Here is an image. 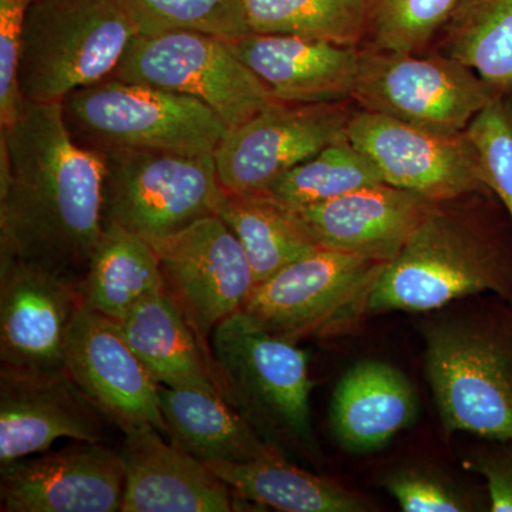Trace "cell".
<instances>
[{
	"label": "cell",
	"instance_id": "cell-7",
	"mask_svg": "<svg viewBox=\"0 0 512 512\" xmlns=\"http://www.w3.org/2000/svg\"><path fill=\"white\" fill-rule=\"evenodd\" d=\"M384 266L318 249L256 285L241 313L255 328L293 343L342 335L369 315Z\"/></svg>",
	"mask_w": 512,
	"mask_h": 512
},
{
	"label": "cell",
	"instance_id": "cell-12",
	"mask_svg": "<svg viewBox=\"0 0 512 512\" xmlns=\"http://www.w3.org/2000/svg\"><path fill=\"white\" fill-rule=\"evenodd\" d=\"M355 110L348 100L291 104L275 101L232 128L214 153L222 188L237 194L266 192L330 144L348 138Z\"/></svg>",
	"mask_w": 512,
	"mask_h": 512
},
{
	"label": "cell",
	"instance_id": "cell-34",
	"mask_svg": "<svg viewBox=\"0 0 512 512\" xmlns=\"http://www.w3.org/2000/svg\"><path fill=\"white\" fill-rule=\"evenodd\" d=\"M39 0H0V127L18 119L25 99L18 84L23 29L30 9Z\"/></svg>",
	"mask_w": 512,
	"mask_h": 512
},
{
	"label": "cell",
	"instance_id": "cell-32",
	"mask_svg": "<svg viewBox=\"0 0 512 512\" xmlns=\"http://www.w3.org/2000/svg\"><path fill=\"white\" fill-rule=\"evenodd\" d=\"M480 156L485 184L503 202L512 225V111L495 97L467 128Z\"/></svg>",
	"mask_w": 512,
	"mask_h": 512
},
{
	"label": "cell",
	"instance_id": "cell-26",
	"mask_svg": "<svg viewBox=\"0 0 512 512\" xmlns=\"http://www.w3.org/2000/svg\"><path fill=\"white\" fill-rule=\"evenodd\" d=\"M215 215L231 228L247 252L256 285L320 249L295 212L266 192L237 194L224 190Z\"/></svg>",
	"mask_w": 512,
	"mask_h": 512
},
{
	"label": "cell",
	"instance_id": "cell-29",
	"mask_svg": "<svg viewBox=\"0 0 512 512\" xmlns=\"http://www.w3.org/2000/svg\"><path fill=\"white\" fill-rule=\"evenodd\" d=\"M377 184L384 181L375 163L345 138L296 165L266 194L291 210H299Z\"/></svg>",
	"mask_w": 512,
	"mask_h": 512
},
{
	"label": "cell",
	"instance_id": "cell-8",
	"mask_svg": "<svg viewBox=\"0 0 512 512\" xmlns=\"http://www.w3.org/2000/svg\"><path fill=\"white\" fill-rule=\"evenodd\" d=\"M104 224L147 241L168 237L215 215L224 188L212 154L101 151Z\"/></svg>",
	"mask_w": 512,
	"mask_h": 512
},
{
	"label": "cell",
	"instance_id": "cell-18",
	"mask_svg": "<svg viewBox=\"0 0 512 512\" xmlns=\"http://www.w3.org/2000/svg\"><path fill=\"white\" fill-rule=\"evenodd\" d=\"M434 202L389 184L293 210L320 249L389 264Z\"/></svg>",
	"mask_w": 512,
	"mask_h": 512
},
{
	"label": "cell",
	"instance_id": "cell-13",
	"mask_svg": "<svg viewBox=\"0 0 512 512\" xmlns=\"http://www.w3.org/2000/svg\"><path fill=\"white\" fill-rule=\"evenodd\" d=\"M348 140L375 163L384 184L431 202L491 194L467 131L433 133L360 109L349 121Z\"/></svg>",
	"mask_w": 512,
	"mask_h": 512
},
{
	"label": "cell",
	"instance_id": "cell-15",
	"mask_svg": "<svg viewBox=\"0 0 512 512\" xmlns=\"http://www.w3.org/2000/svg\"><path fill=\"white\" fill-rule=\"evenodd\" d=\"M126 468L120 451L77 441L0 466L2 512H117Z\"/></svg>",
	"mask_w": 512,
	"mask_h": 512
},
{
	"label": "cell",
	"instance_id": "cell-28",
	"mask_svg": "<svg viewBox=\"0 0 512 512\" xmlns=\"http://www.w3.org/2000/svg\"><path fill=\"white\" fill-rule=\"evenodd\" d=\"M251 33L359 47L369 35L366 0H244Z\"/></svg>",
	"mask_w": 512,
	"mask_h": 512
},
{
	"label": "cell",
	"instance_id": "cell-24",
	"mask_svg": "<svg viewBox=\"0 0 512 512\" xmlns=\"http://www.w3.org/2000/svg\"><path fill=\"white\" fill-rule=\"evenodd\" d=\"M245 503L285 512H366L373 504L338 481L293 466L285 454L248 463H207Z\"/></svg>",
	"mask_w": 512,
	"mask_h": 512
},
{
	"label": "cell",
	"instance_id": "cell-14",
	"mask_svg": "<svg viewBox=\"0 0 512 512\" xmlns=\"http://www.w3.org/2000/svg\"><path fill=\"white\" fill-rule=\"evenodd\" d=\"M64 369L104 419L123 433L150 426L168 436L161 384L130 348L116 320L82 306L67 339Z\"/></svg>",
	"mask_w": 512,
	"mask_h": 512
},
{
	"label": "cell",
	"instance_id": "cell-4",
	"mask_svg": "<svg viewBox=\"0 0 512 512\" xmlns=\"http://www.w3.org/2000/svg\"><path fill=\"white\" fill-rule=\"evenodd\" d=\"M210 348L222 394L255 430L281 450L315 453L313 383L298 343L255 328L238 312L214 329Z\"/></svg>",
	"mask_w": 512,
	"mask_h": 512
},
{
	"label": "cell",
	"instance_id": "cell-21",
	"mask_svg": "<svg viewBox=\"0 0 512 512\" xmlns=\"http://www.w3.org/2000/svg\"><path fill=\"white\" fill-rule=\"evenodd\" d=\"M417 396L409 377L379 360H365L343 375L330 406L336 439L353 453L386 446L417 416Z\"/></svg>",
	"mask_w": 512,
	"mask_h": 512
},
{
	"label": "cell",
	"instance_id": "cell-19",
	"mask_svg": "<svg viewBox=\"0 0 512 512\" xmlns=\"http://www.w3.org/2000/svg\"><path fill=\"white\" fill-rule=\"evenodd\" d=\"M120 453L126 468L121 512L238 511L237 497L207 464L154 427L124 433Z\"/></svg>",
	"mask_w": 512,
	"mask_h": 512
},
{
	"label": "cell",
	"instance_id": "cell-1",
	"mask_svg": "<svg viewBox=\"0 0 512 512\" xmlns=\"http://www.w3.org/2000/svg\"><path fill=\"white\" fill-rule=\"evenodd\" d=\"M10 180L0 191V255L82 284L104 229L103 161L73 140L62 103L25 100L0 127Z\"/></svg>",
	"mask_w": 512,
	"mask_h": 512
},
{
	"label": "cell",
	"instance_id": "cell-31",
	"mask_svg": "<svg viewBox=\"0 0 512 512\" xmlns=\"http://www.w3.org/2000/svg\"><path fill=\"white\" fill-rule=\"evenodd\" d=\"M457 0H366L372 47L423 53L440 35Z\"/></svg>",
	"mask_w": 512,
	"mask_h": 512
},
{
	"label": "cell",
	"instance_id": "cell-6",
	"mask_svg": "<svg viewBox=\"0 0 512 512\" xmlns=\"http://www.w3.org/2000/svg\"><path fill=\"white\" fill-rule=\"evenodd\" d=\"M137 36L119 0H39L20 45L23 99L62 103L70 93L109 79Z\"/></svg>",
	"mask_w": 512,
	"mask_h": 512
},
{
	"label": "cell",
	"instance_id": "cell-25",
	"mask_svg": "<svg viewBox=\"0 0 512 512\" xmlns=\"http://www.w3.org/2000/svg\"><path fill=\"white\" fill-rule=\"evenodd\" d=\"M164 289L153 245L121 225L104 224L80 284L84 308L120 323L143 299Z\"/></svg>",
	"mask_w": 512,
	"mask_h": 512
},
{
	"label": "cell",
	"instance_id": "cell-35",
	"mask_svg": "<svg viewBox=\"0 0 512 512\" xmlns=\"http://www.w3.org/2000/svg\"><path fill=\"white\" fill-rule=\"evenodd\" d=\"M490 441L468 467L487 484L488 511L512 512V441Z\"/></svg>",
	"mask_w": 512,
	"mask_h": 512
},
{
	"label": "cell",
	"instance_id": "cell-5",
	"mask_svg": "<svg viewBox=\"0 0 512 512\" xmlns=\"http://www.w3.org/2000/svg\"><path fill=\"white\" fill-rule=\"evenodd\" d=\"M62 113L73 140L94 153L148 150L214 156L229 131L200 100L114 77L64 97Z\"/></svg>",
	"mask_w": 512,
	"mask_h": 512
},
{
	"label": "cell",
	"instance_id": "cell-2",
	"mask_svg": "<svg viewBox=\"0 0 512 512\" xmlns=\"http://www.w3.org/2000/svg\"><path fill=\"white\" fill-rule=\"evenodd\" d=\"M424 370L448 434L512 441V303L495 301L424 325Z\"/></svg>",
	"mask_w": 512,
	"mask_h": 512
},
{
	"label": "cell",
	"instance_id": "cell-17",
	"mask_svg": "<svg viewBox=\"0 0 512 512\" xmlns=\"http://www.w3.org/2000/svg\"><path fill=\"white\" fill-rule=\"evenodd\" d=\"M80 285L15 256L0 255V362L25 369H63Z\"/></svg>",
	"mask_w": 512,
	"mask_h": 512
},
{
	"label": "cell",
	"instance_id": "cell-27",
	"mask_svg": "<svg viewBox=\"0 0 512 512\" xmlns=\"http://www.w3.org/2000/svg\"><path fill=\"white\" fill-rule=\"evenodd\" d=\"M440 33V52L471 67L498 96L511 92L512 0H457Z\"/></svg>",
	"mask_w": 512,
	"mask_h": 512
},
{
	"label": "cell",
	"instance_id": "cell-30",
	"mask_svg": "<svg viewBox=\"0 0 512 512\" xmlns=\"http://www.w3.org/2000/svg\"><path fill=\"white\" fill-rule=\"evenodd\" d=\"M138 35L192 30L235 42L249 35L244 0H119Z\"/></svg>",
	"mask_w": 512,
	"mask_h": 512
},
{
	"label": "cell",
	"instance_id": "cell-11",
	"mask_svg": "<svg viewBox=\"0 0 512 512\" xmlns=\"http://www.w3.org/2000/svg\"><path fill=\"white\" fill-rule=\"evenodd\" d=\"M148 242L160 259L165 292L210 348L214 329L241 312L254 292L255 275L247 252L218 215Z\"/></svg>",
	"mask_w": 512,
	"mask_h": 512
},
{
	"label": "cell",
	"instance_id": "cell-20",
	"mask_svg": "<svg viewBox=\"0 0 512 512\" xmlns=\"http://www.w3.org/2000/svg\"><path fill=\"white\" fill-rule=\"evenodd\" d=\"M231 45L282 103H330L352 97L360 47L261 33H249Z\"/></svg>",
	"mask_w": 512,
	"mask_h": 512
},
{
	"label": "cell",
	"instance_id": "cell-9",
	"mask_svg": "<svg viewBox=\"0 0 512 512\" xmlns=\"http://www.w3.org/2000/svg\"><path fill=\"white\" fill-rule=\"evenodd\" d=\"M498 94L471 67L443 52L360 49L350 100L360 109L440 134L467 131Z\"/></svg>",
	"mask_w": 512,
	"mask_h": 512
},
{
	"label": "cell",
	"instance_id": "cell-22",
	"mask_svg": "<svg viewBox=\"0 0 512 512\" xmlns=\"http://www.w3.org/2000/svg\"><path fill=\"white\" fill-rule=\"evenodd\" d=\"M168 437L202 463H248L284 454L217 387L160 386Z\"/></svg>",
	"mask_w": 512,
	"mask_h": 512
},
{
	"label": "cell",
	"instance_id": "cell-10",
	"mask_svg": "<svg viewBox=\"0 0 512 512\" xmlns=\"http://www.w3.org/2000/svg\"><path fill=\"white\" fill-rule=\"evenodd\" d=\"M111 77L200 100L229 130L278 101L231 42L192 30L138 35Z\"/></svg>",
	"mask_w": 512,
	"mask_h": 512
},
{
	"label": "cell",
	"instance_id": "cell-3",
	"mask_svg": "<svg viewBox=\"0 0 512 512\" xmlns=\"http://www.w3.org/2000/svg\"><path fill=\"white\" fill-rule=\"evenodd\" d=\"M434 202L399 255L384 266L369 315L433 312L494 293L512 303V245Z\"/></svg>",
	"mask_w": 512,
	"mask_h": 512
},
{
	"label": "cell",
	"instance_id": "cell-16",
	"mask_svg": "<svg viewBox=\"0 0 512 512\" xmlns=\"http://www.w3.org/2000/svg\"><path fill=\"white\" fill-rule=\"evenodd\" d=\"M106 423L64 367L0 369V466L60 439L103 443Z\"/></svg>",
	"mask_w": 512,
	"mask_h": 512
},
{
	"label": "cell",
	"instance_id": "cell-33",
	"mask_svg": "<svg viewBox=\"0 0 512 512\" xmlns=\"http://www.w3.org/2000/svg\"><path fill=\"white\" fill-rule=\"evenodd\" d=\"M384 487L404 512L477 511L478 503L453 478L431 467H403L384 478Z\"/></svg>",
	"mask_w": 512,
	"mask_h": 512
},
{
	"label": "cell",
	"instance_id": "cell-23",
	"mask_svg": "<svg viewBox=\"0 0 512 512\" xmlns=\"http://www.w3.org/2000/svg\"><path fill=\"white\" fill-rule=\"evenodd\" d=\"M120 328L157 383L220 389L211 349L201 342L165 289L134 306Z\"/></svg>",
	"mask_w": 512,
	"mask_h": 512
}]
</instances>
